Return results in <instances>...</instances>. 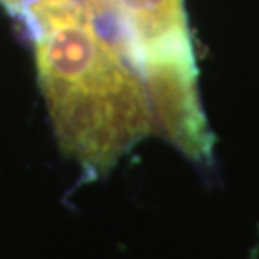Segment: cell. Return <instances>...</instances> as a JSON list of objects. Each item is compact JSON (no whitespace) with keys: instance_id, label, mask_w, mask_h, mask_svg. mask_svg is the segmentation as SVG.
Returning <instances> with one entry per match:
<instances>
[{"instance_id":"3957f363","label":"cell","mask_w":259,"mask_h":259,"mask_svg":"<svg viewBox=\"0 0 259 259\" xmlns=\"http://www.w3.org/2000/svg\"><path fill=\"white\" fill-rule=\"evenodd\" d=\"M33 2H35V0H29V4H33ZM29 4H27V6H29ZM25 10H27V8H25Z\"/></svg>"},{"instance_id":"7a4b0ae2","label":"cell","mask_w":259,"mask_h":259,"mask_svg":"<svg viewBox=\"0 0 259 259\" xmlns=\"http://www.w3.org/2000/svg\"><path fill=\"white\" fill-rule=\"evenodd\" d=\"M121 48L133 67L194 58L185 0H111Z\"/></svg>"},{"instance_id":"6da1fadb","label":"cell","mask_w":259,"mask_h":259,"mask_svg":"<svg viewBox=\"0 0 259 259\" xmlns=\"http://www.w3.org/2000/svg\"><path fill=\"white\" fill-rule=\"evenodd\" d=\"M33 38L56 140L84 181L108 175L140 140L156 135L142 77L123 48L98 31L93 16L69 10L48 18Z\"/></svg>"}]
</instances>
